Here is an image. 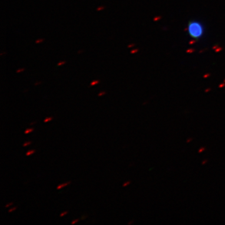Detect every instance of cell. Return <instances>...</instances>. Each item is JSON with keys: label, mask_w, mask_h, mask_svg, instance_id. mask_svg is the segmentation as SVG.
<instances>
[{"label": "cell", "mask_w": 225, "mask_h": 225, "mask_svg": "<svg viewBox=\"0 0 225 225\" xmlns=\"http://www.w3.org/2000/svg\"><path fill=\"white\" fill-rule=\"evenodd\" d=\"M39 84H41V82H39V83H36V84H35V85L36 86V85H39Z\"/></svg>", "instance_id": "20"}, {"label": "cell", "mask_w": 225, "mask_h": 225, "mask_svg": "<svg viewBox=\"0 0 225 225\" xmlns=\"http://www.w3.org/2000/svg\"><path fill=\"white\" fill-rule=\"evenodd\" d=\"M191 141V139H188L187 143H188V142H190V141Z\"/></svg>", "instance_id": "21"}, {"label": "cell", "mask_w": 225, "mask_h": 225, "mask_svg": "<svg viewBox=\"0 0 225 225\" xmlns=\"http://www.w3.org/2000/svg\"><path fill=\"white\" fill-rule=\"evenodd\" d=\"M66 63V61H61V62H59L58 64V66H61L62 65H64Z\"/></svg>", "instance_id": "9"}, {"label": "cell", "mask_w": 225, "mask_h": 225, "mask_svg": "<svg viewBox=\"0 0 225 225\" xmlns=\"http://www.w3.org/2000/svg\"><path fill=\"white\" fill-rule=\"evenodd\" d=\"M12 204H13V203H9V204H7V205H6V207H9V206H12Z\"/></svg>", "instance_id": "18"}, {"label": "cell", "mask_w": 225, "mask_h": 225, "mask_svg": "<svg viewBox=\"0 0 225 225\" xmlns=\"http://www.w3.org/2000/svg\"><path fill=\"white\" fill-rule=\"evenodd\" d=\"M99 83V80H95V81H92V82L91 83L90 86H94V85H97V84Z\"/></svg>", "instance_id": "3"}, {"label": "cell", "mask_w": 225, "mask_h": 225, "mask_svg": "<svg viewBox=\"0 0 225 225\" xmlns=\"http://www.w3.org/2000/svg\"><path fill=\"white\" fill-rule=\"evenodd\" d=\"M105 8V6H99L97 8V11H101V10H103Z\"/></svg>", "instance_id": "7"}, {"label": "cell", "mask_w": 225, "mask_h": 225, "mask_svg": "<svg viewBox=\"0 0 225 225\" xmlns=\"http://www.w3.org/2000/svg\"><path fill=\"white\" fill-rule=\"evenodd\" d=\"M31 143H32V142H31V141H27V142H26V143H24V144H23V146H28V145H30L31 144Z\"/></svg>", "instance_id": "8"}, {"label": "cell", "mask_w": 225, "mask_h": 225, "mask_svg": "<svg viewBox=\"0 0 225 225\" xmlns=\"http://www.w3.org/2000/svg\"><path fill=\"white\" fill-rule=\"evenodd\" d=\"M105 94H106V92H105V91H102V92H101V93H99L98 94V96H101L103 95H105Z\"/></svg>", "instance_id": "12"}, {"label": "cell", "mask_w": 225, "mask_h": 225, "mask_svg": "<svg viewBox=\"0 0 225 225\" xmlns=\"http://www.w3.org/2000/svg\"><path fill=\"white\" fill-rule=\"evenodd\" d=\"M204 149H205V148H201V149H200L199 150V153H201L203 151H204Z\"/></svg>", "instance_id": "16"}, {"label": "cell", "mask_w": 225, "mask_h": 225, "mask_svg": "<svg viewBox=\"0 0 225 225\" xmlns=\"http://www.w3.org/2000/svg\"><path fill=\"white\" fill-rule=\"evenodd\" d=\"M33 130H34V128H29V129H27L25 131V134H28V133L32 132V131H33Z\"/></svg>", "instance_id": "5"}, {"label": "cell", "mask_w": 225, "mask_h": 225, "mask_svg": "<svg viewBox=\"0 0 225 225\" xmlns=\"http://www.w3.org/2000/svg\"><path fill=\"white\" fill-rule=\"evenodd\" d=\"M35 152V150H29L26 153V156H29L31 155H32L33 153Z\"/></svg>", "instance_id": "4"}, {"label": "cell", "mask_w": 225, "mask_h": 225, "mask_svg": "<svg viewBox=\"0 0 225 225\" xmlns=\"http://www.w3.org/2000/svg\"><path fill=\"white\" fill-rule=\"evenodd\" d=\"M78 221H79V220H75V221H72V222H71V224H75V223H77V222H78Z\"/></svg>", "instance_id": "17"}, {"label": "cell", "mask_w": 225, "mask_h": 225, "mask_svg": "<svg viewBox=\"0 0 225 225\" xmlns=\"http://www.w3.org/2000/svg\"><path fill=\"white\" fill-rule=\"evenodd\" d=\"M67 213H68V211H65V212H63V213H61V214H60V217H63V216H65V214H67Z\"/></svg>", "instance_id": "14"}, {"label": "cell", "mask_w": 225, "mask_h": 225, "mask_svg": "<svg viewBox=\"0 0 225 225\" xmlns=\"http://www.w3.org/2000/svg\"><path fill=\"white\" fill-rule=\"evenodd\" d=\"M25 71V68H22V69H19L18 70L16 71V73H20V72H22V71Z\"/></svg>", "instance_id": "11"}, {"label": "cell", "mask_w": 225, "mask_h": 225, "mask_svg": "<svg viewBox=\"0 0 225 225\" xmlns=\"http://www.w3.org/2000/svg\"><path fill=\"white\" fill-rule=\"evenodd\" d=\"M207 162V160H205V161H203V162L202 163V164H203V165H204V163H206Z\"/></svg>", "instance_id": "19"}, {"label": "cell", "mask_w": 225, "mask_h": 225, "mask_svg": "<svg viewBox=\"0 0 225 225\" xmlns=\"http://www.w3.org/2000/svg\"><path fill=\"white\" fill-rule=\"evenodd\" d=\"M16 209V207H14V208H13L12 209H10V210H9V212L10 213V212H12V211H14V210H15Z\"/></svg>", "instance_id": "15"}, {"label": "cell", "mask_w": 225, "mask_h": 225, "mask_svg": "<svg viewBox=\"0 0 225 225\" xmlns=\"http://www.w3.org/2000/svg\"><path fill=\"white\" fill-rule=\"evenodd\" d=\"M52 119H53V118H52V117H49V118H45V119L44 120V121H45V123H46V122H48V121H51V120H52Z\"/></svg>", "instance_id": "6"}, {"label": "cell", "mask_w": 225, "mask_h": 225, "mask_svg": "<svg viewBox=\"0 0 225 225\" xmlns=\"http://www.w3.org/2000/svg\"><path fill=\"white\" fill-rule=\"evenodd\" d=\"M188 29L190 35L195 38H198L200 37L203 32V29L201 25L196 22H193L190 23V25H189Z\"/></svg>", "instance_id": "1"}, {"label": "cell", "mask_w": 225, "mask_h": 225, "mask_svg": "<svg viewBox=\"0 0 225 225\" xmlns=\"http://www.w3.org/2000/svg\"><path fill=\"white\" fill-rule=\"evenodd\" d=\"M130 183V181H127L126 183H124L123 184V187H125V186H126L128 185H129V184Z\"/></svg>", "instance_id": "13"}, {"label": "cell", "mask_w": 225, "mask_h": 225, "mask_svg": "<svg viewBox=\"0 0 225 225\" xmlns=\"http://www.w3.org/2000/svg\"><path fill=\"white\" fill-rule=\"evenodd\" d=\"M70 183H71L70 181H68V182H67V183H66L62 184V185H59V186L57 187V189H58V190H59V189H61V188H62L63 187L66 186V185H69V184H70Z\"/></svg>", "instance_id": "2"}, {"label": "cell", "mask_w": 225, "mask_h": 225, "mask_svg": "<svg viewBox=\"0 0 225 225\" xmlns=\"http://www.w3.org/2000/svg\"><path fill=\"white\" fill-rule=\"evenodd\" d=\"M43 39H38L36 42V43H42L43 42Z\"/></svg>", "instance_id": "10"}]
</instances>
